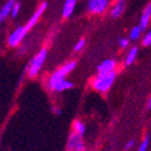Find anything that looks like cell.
<instances>
[{
    "mask_svg": "<svg viewBox=\"0 0 151 151\" xmlns=\"http://www.w3.org/2000/svg\"><path fill=\"white\" fill-rule=\"evenodd\" d=\"M76 65H77L76 61L71 60L53 72L48 78V83H47L48 88L53 92H63L73 88V83L67 79L65 76H68L76 68Z\"/></svg>",
    "mask_w": 151,
    "mask_h": 151,
    "instance_id": "1",
    "label": "cell"
},
{
    "mask_svg": "<svg viewBox=\"0 0 151 151\" xmlns=\"http://www.w3.org/2000/svg\"><path fill=\"white\" fill-rule=\"evenodd\" d=\"M115 78L116 71L110 72V73H97V75L92 79L91 86L99 93H107L113 86Z\"/></svg>",
    "mask_w": 151,
    "mask_h": 151,
    "instance_id": "2",
    "label": "cell"
},
{
    "mask_svg": "<svg viewBox=\"0 0 151 151\" xmlns=\"http://www.w3.org/2000/svg\"><path fill=\"white\" fill-rule=\"evenodd\" d=\"M47 56H48V51L47 49H41L35 56H33V58L31 59V61L29 63L28 68V75L30 78H34L39 74L42 65H45V59H47Z\"/></svg>",
    "mask_w": 151,
    "mask_h": 151,
    "instance_id": "3",
    "label": "cell"
},
{
    "mask_svg": "<svg viewBox=\"0 0 151 151\" xmlns=\"http://www.w3.org/2000/svg\"><path fill=\"white\" fill-rule=\"evenodd\" d=\"M65 151H87V147L83 142V137L71 131L67 141Z\"/></svg>",
    "mask_w": 151,
    "mask_h": 151,
    "instance_id": "4",
    "label": "cell"
},
{
    "mask_svg": "<svg viewBox=\"0 0 151 151\" xmlns=\"http://www.w3.org/2000/svg\"><path fill=\"white\" fill-rule=\"evenodd\" d=\"M29 30L25 28V25H20L16 28L15 30L11 33L8 37V43L12 48H16L18 45H20L24 37L28 34Z\"/></svg>",
    "mask_w": 151,
    "mask_h": 151,
    "instance_id": "5",
    "label": "cell"
},
{
    "mask_svg": "<svg viewBox=\"0 0 151 151\" xmlns=\"http://www.w3.org/2000/svg\"><path fill=\"white\" fill-rule=\"evenodd\" d=\"M110 0H88V11L94 15H101L108 10Z\"/></svg>",
    "mask_w": 151,
    "mask_h": 151,
    "instance_id": "6",
    "label": "cell"
},
{
    "mask_svg": "<svg viewBox=\"0 0 151 151\" xmlns=\"http://www.w3.org/2000/svg\"><path fill=\"white\" fill-rule=\"evenodd\" d=\"M47 8H48V3L47 2L41 3V4L37 8V10L34 12V14L31 16V18L29 19V21L27 22V24H25V28L28 29L29 31L32 30V29L37 24V22L41 18V16H42V14L45 13V11L47 10Z\"/></svg>",
    "mask_w": 151,
    "mask_h": 151,
    "instance_id": "7",
    "label": "cell"
},
{
    "mask_svg": "<svg viewBox=\"0 0 151 151\" xmlns=\"http://www.w3.org/2000/svg\"><path fill=\"white\" fill-rule=\"evenodd\" d=\"M126 0H114L110 9V16L112 18H119L126 10Z\"/></svg>",
    "mask_w": 151,
    "mask_h": 151,
    "instance_id": "8",
    "label": "cell"
},
{
    "mask_svg": "<svg viewBox=\"0 0 151 151\" xmlns=\"http://www.w3.org/2000/svg\"><path fill=\"white\" fill-rule=\"evenodd\" d=\"M116 61L114 59H105L101 61L99 65H97V73H110V72H114L116 69Z\"/></svg>",
    "mask_w": 151,
    "mask_h": 151,
    "instance_id": "9",
    "label": "cell"
},
{
    "mask_svg": "<svg viewBox=\"0 0 151 151\" xmlns=\"http://www.w3.org/2000/svg\"><path fill=\"white\" fill-rule=\"evenodd\" d=\"M150 21H151V3H148V4L145 6V9L143 10L139 25L142 28V30L144 31L149 25Z\"/></svg>",
    "mask_w": 151,
    "mask_h": 151,
    "instance_id": "10",
    "label": "cell"
},
{
    "mask_svg": "<svg viewBox=\"0 0 151 151\" xmlns=\"http://www.w3.org/2000/svg\"><path fill=\"white\" fill-rule=\"evenodd\" d=\"M16 2H17V0H8V1L2 5V8L0 9V23L3 22V21L11 15L13 6H14V4H15Z\"/></svg>",
    "mask_w": 151,
    "mask_h": 151,
    "instance_id": "11",
    "label": "cell"
},
{
    "mask_svg": "<svg viewBox=\"0 0 151 151\" xmlns=\"http://www.w3.org/2000/svg\"><path fill=\"white\" fill-rule=\"evenodd\" d=\"M77 0H65L63 3V18H70L75 10Z\"/></svg>",
    "mask_w": 151,
    "mask_h": 151,
    "instance_id": "12",
    "label": "cell"
},
{
    "mask_svg": "<svg viewBox=\"0 0 151 151\" xmlns=\"http://www.w3.org/2000/svg\"><path fill=\"white\" fill-rule=\"evenodd\" d=\"M137 54H139V49L136 48V47H132L130 50L128 51V54L126 55L125 57V65H131L134 61L136 60V57H137Z\"/></svg>",
    "mask_w": 151,
    "mask_h": 151,
    "instance_id": "13",
    "label": "cell"
},
{
    "mask_svg": "<svg viewBox=\"0 0 151 151\" xmlns=\"http://www.w3.org/2000/svg\"><path fill=\"white\" fill-rule=\"evenodd\" d=\"M86 125H85V123L81 121H79V119H77V121H75L73 123V128H72V131L73 132H75V133H77L78 135L81 136H85V133H86Z\"/></svg>",
    "mask_w": 151,
    "mask_h": 151,
    "instance_id": "14",
    "label": "cell"
},
{
    "mask_svg": "<svg viewBox=\"0 0 151 151\" xmlns=\"http://www.w3.org/2000/svg\"><path fill=\"white\" fill-rule=\"evenodd\" d=\"M142 28L139 25H136V27H133L131 29L130 34H129V39L130 40H137L142 35Z\"/></svg>",
    "mask_w": 151,
    "mask_h": 151,
    "instance_id": "15",
    "label": "cell"
},
{
    "mask_svg": "<svg viewBox=\"0 0 151 151\" xmlns=\"http://www.w3.org/2000/svg\"><path fill=\"white\" fill-rule=\"evenodd\" d=\"M149 145H150V136L147 134V135L144 137L143 141H142V143L139 144L137 151H147V150H148Z\"/></svg>",
    "mask_w": 151,
    "mask_h": 151,
    "instance_id": "16",
    "label": "cell"
},
{
    "mask_svg": "<svg viewBox=\"0 0 151 151\" xmlns=\"http://www.w3.org/2000/svg\"><path fill=\"white\" fill-rule=\"evenodd\" d=\"M85 45H86V40H85L83 38H81V39H79V40L75 43V45H74V51L81 52V51L85 48Z\"/></svg>",
    "mask_w": 151,
    "mask_h": 151,
    "instance_id": "17",
    "label": "cell"
},
{
    "mask_svg": "<svg viewBox=\"0 0 151 151\" xmlns=\"http://www.w3.org/2000/svg\"><path fill=\"white\" fill-rule=\"evenodd\" d=\"M20 9H21L20 3L16 2L15 4H14V6H13L12 13H11V17H12V18H16V17H17L18 14H19V12H20Z\"/></svg>",
    "mask_w": 151,
    "mask_h": 151,
    "instance_id": "18",
    "label": "cell"
},
{
    "mask_svg": "<svg viewBox=\"0 0 151 151\" xmlns=\"http://www.w3.org/2000/svg\"><path fill=\"white\" fill-rule=\"evenodd\" d=\"M144 47H149L151 45V31H149L148 33L145 34V36L143 37V41H142Z\"/></svg>",
    "mask_w": 151,
    "mask_h": 151,
    "instance_id": "19",
    "label": "cell"
},
{
    "mask_svg": "<svg viewBox=\"0 0 151 151\" xmlns=\"http://www.w3.org/2000/svg\"><path fill=\"white\" fill-rule=\"evenodd\" d=\"M129 42H130V39L126 37H123V38H119V45L121 49H126L128 48Z\"/></svg>",
    "mask_w": 151,
    "mask_h": 151,
    "instance_id": "20",
    "label": "cell"
},
{
    "mask_svg": "<svg viewBox=\"0 0 151 151\" xmlns=\"http://www.w3.org/2000/svg\"><path fill=\"white\" fill-rule=\"evenodd\" d=\"M134 145H135V141H134V139H130V141L127 142L126 145H125V150L126 151L131 150V149L134 147Z\"/></svg>",
    "mask_w": 151,
    "mask_h": 151,
    "instance_id": "21",
    "label": "cell"
},
{
    "mask_svg": "<svg viewBox=\"0 0 151 151\" xmlns=\"http://www.w3.org/2000/svg\"><path fill=\"white\" fill-rule=\"evenodd\" d=\"M53 110H54V112H55V114H57V115H60V114H61V109H59V108H54Z\"/></svg>",
    "mask_w": 151,
    "mask_h": 151,
    "instance_id": "22",
    "label": "cell"
},
{
    "mask_svg": "<svg viewBox=\"0 0 151 151\" xmlns=\"http://www.w3.org/2000/svg\"><path fill=\"white\" fill-rule=\"evenodd\" d=\"M148 108L151 109V98L149 99V101H148Z\"/></svg>",
    "mask_w": 151,
    "mask_h": 151,
    "instance_id": "23",
    "label": "cell"
}]
</instances>
